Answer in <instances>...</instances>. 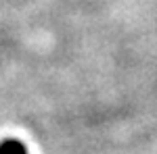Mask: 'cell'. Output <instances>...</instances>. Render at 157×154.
<instances>
[{
  "label": "cell",
  "mask_w": 157,
  "mask_h": 154,
  "mask_svg": "<svg viewBox=\"0 0 157 154\" xmlns=\"http://www.w3.org/2000/svg\"><path fill=\"white\" fill-rule=\"evenodd\" d=\"M0 154H25V150H23V146H21L19 142L9 140V142L0 144Z\"/></svg>",
  "instance_id": "1"
}]
</instances>
